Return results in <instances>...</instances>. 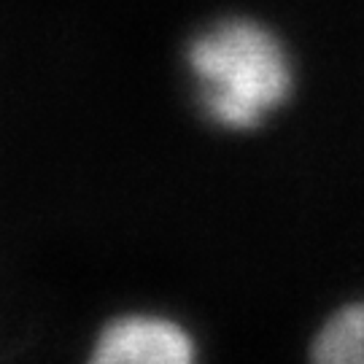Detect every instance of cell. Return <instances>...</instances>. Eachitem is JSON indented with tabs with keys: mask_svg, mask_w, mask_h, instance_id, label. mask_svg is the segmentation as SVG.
<instances>
[{
	"mask_svg": "<svg viewBox=\"0 0 364 364\" xmlns=\"http://www.w3.org/2000/svg\"><path fill=\"white\" fill-rule=\"evenodd\" d=\"M200 105L216 124L251 130L289 100L294 70L281 38L254 19H224L189 46Z\"/></svg>",
	"mask_w": 364,
	"mask_h": 364,
	"instance_id": "cell-1",
	"label": "cell"
},
{
	"mask_svg": "<svg viewBox=\"0 0 364 364\" xmlns=\"http://www.w3.org/2000/svg\"><path fill=\"white\" fill-rule=\"evenodd\" d=\"M100 364H186L195 359V340L181 324L162 316H122L95 343Z\"/></svg>",
	"mask_w": 364,
	"mask_h": 364,
	"instance_id": "cell-2",
	"label": "cell"
},
{
	"mask_svg": "<svg viewBox=\"0 0 364 364\" xmlns=\"http://www.w3.org/2000/svg\"><path fill=\"white\" fill-rule=\"evenodd\" d=\"M311 356L324 364H364V299L335 311L316 332Z\"/></svg>",
	"mask_w": 364,
	"mask_h": 364,
	"instance_id": "cell-3",
	"label": "cell"
}]
</instances>
